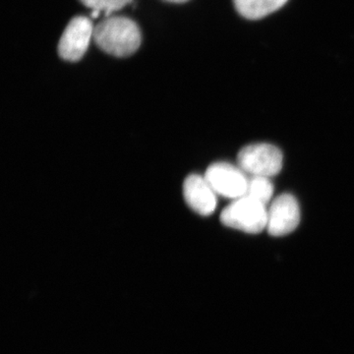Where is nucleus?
Segmentation results:
<instances>
[{
  "label": "nucleus",
  "mask_w": 354,
  "mask_h": 354,
  "mask_svg": "<svg viewBox=\"0 0 354 354\" xmlns=\"http://www.w3.org/2000/svg\"><path fill=\"white\" fill-rule=\"evenodd\" d=\"M184 199L193 211L201 216H209L215 212L216 193L205 176L191 174L183 184Z\"/></svg>",
  "instance_id": "7"
},
{
  "label": "nucleus",
  "mask_w": 354,
  "mask_h": 354,
  "mask_svg": "<svg viewBox=\"0 0 354 354\" xmlns=\"http://www.w3.org/2000/svg\"><path fill=\"white\" fill-rule=\"evenodd\" d=\"M300 209L292 195H279L268 209V232L272 236L290 234L298 227Z\"/></svg>",
  "instance_id": "6"
},
{
  "label": "nucleus",
  "mask_w": 354,
  "mask_h": 354,
  "mask_svg": "<svg viewBox=\"0 0 354 354\" xmlns=\"http://www.w3.org/2000/svg\"><path fill=\"white\" fill-rule=\"evenodd\" d=\"M165 1L171 2V3H183V2L188 1V0H165Z\"/></svg>",
  "instance_id": "11"
},
{
  "label": "nucleus",
  "mask_w": 354,
  "mask_h": 354,
  "mask_svg": "<svg viewBox=\"0 0 354 354\" xmlns=\"http://www.w3.org/2000/svg\"><path fill=\"white\" fill-rule=\"evenodd\" d=\"M84 6L92 9L93 17H97L100 13L106 15L120 10L123 7L129 4L132 0H80Z\"/></svg>",
  "instance_id": "10"
},
{
  "label": "nucleus",
  "mask_w": 354,
  "mask_h": 354,
  "mask_svg": "<svg viewBox=\"0 0 354 354\" xmlns=\"http://www.w3.org/2000/svg\"><path fill=\"white\" fill-rule=\"evenodd\" d=\"M290 0H232L235 10L244 19L258 21L276 13Z\"/></svg>",
  "instance_id": "8"
},
{
  "label": "nucleus",
  "mask_w": 354,
  "mask_h": 354,
  "mask_svg": "<svg viewBox=\"0 0 354 354\" xmlns=\"http://www.w3.org/2000/svg\"><path fill=\"white\" fill-rule=\"evenodd\" d=\"M221 221L225 227L247 234H259L267 228L268 209L262 203L243 196L234 200L223 209Z\"/></svg>",
  "instance_id": "2"
},
{
  "label": "nucleus",
  "mask_w": 354,
  "mask_h": 354,
  "mask_svg": "<svg viewBox=\"0 0 354 354\" xmlns=\"http://www.w3.org/2000/svg\"><path fill=\"white\" fill-rule=\"evenodd\" d=\"M274 193V186L269 177L251 176L248 178V187L245 196L252 198L256 201L267 205Z\"/></svg>",
  "instance_id": "9"
},
{
  "label": "nucleus",
  "mask_w": 354,
  "mask_h": 354,
  "mask_svg": "<svg viewBox=\"0 0 354 354\" xmlns=\"http://www.w3.org/2000/svg\"><path fill=\"white\" fill-rule=\"evenodd\" d=\"M205 178L216 194L221 196L236 200L246 195L248 177L239 167L227 162H216L209 165Z\"/></svg>",
  "instance_id": "4"
},
{
  "label": "nucleus",
  "mask_w": 354,
  "mask_h": 354,
  "mask_svg": "<svg viewBox=\"0 0 354 354\" xmlns=\"http://www.w3.org/2000/svg\"><path fill=\"white\" fill-rule=\"evenodd\" d=\"M239 167L251 176H277L283 167V153L270 144L244 147L237 157Z\"/></svg>",
  "instance_id": "3"
},
{
  "label": "nucleus",
  "mask_w": 354,
  "mask_h": 354,
  "mask_svg": "<svg viewBox=\"0 0 354 354\" xmlns=\"http://www.w3.org/2000/svg\"><path fill=\"white\" fill-rule=\"evenodd\" d=\"M94 26L84 16L70 21L58 44V55L66 62H78L87 53L91 39L94 38Z\"/></svg>",
  "instance_id": "5"
},
{
  "label": "nucleus",
  "mask_w": 354,
  "mask_h": 354,
  "mask_svg": "<svg viewBox=\"0 0 354 354\" xmlns=\"http://www.w3.org/2000/svg\"><path fill=\"white\" fill-rule=\"evenodd\" d=\"M97 46L109 55L127 57L141 46V32L134 21L122 16H109L95 27Z\"/></svg>",
  "instance_id": "1"
}]
</instances>
